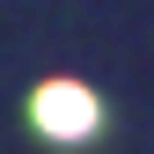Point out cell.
<instances>
[{"mask_svg":"<svg viewBox=\"0 0 154 154\" xmlns=\"http://www.w3.org/2000/svg\"><path fill=\"white\" fill-rule=\"evenodd\" d=\"M29 110H37V125H44L51 140H88L95 132V95L81 81H44Z\"/></svg>","mask_w":154,"mask_h":154,"instance_id":"obj_1","label":"cell"}]
</instances>
